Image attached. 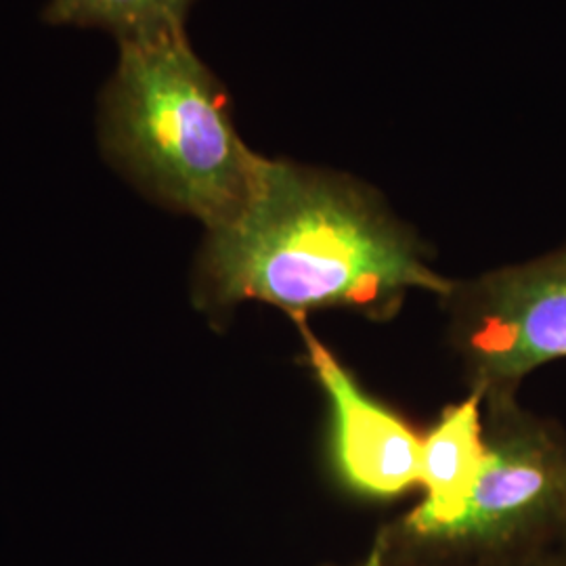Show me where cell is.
<instances>
[{"label": "cell", "instance_id": "1", "mask_svg": "<svg viewBox=\"0 0 566 566\" xmlns=\"http://www.w3.org/2000/svg\"><path fill=\"white\" fill-rule=\"evenodd\" d=\"M453 285L371 185L264 158L242 212L206 231L193 303L212 319L254 301L282 308L296 324L329 308L388 322L411 292L443 301Z\"/></svg>", "mask_w": 566, "mask_h": 566}, {"label": "cell", "instance_id": "2", "mask_svg": "<svg viewBox=\"0 0 566 566\" xmlns=\"http://www.w3.org/2000/svg\"><path fill=\"white\" fill-rule=\"evenodd\" d=\"M103 88L99 139L114 168L149 200L202 221H233L250 202L264 156L243 143L221 81L185 25L120 41Z\"/></svg>", "mask_w": 566, "mask_h": 566}, {"label": "cell", "instance_id": "3", "mask_svg": "<svg viewBox=\"0 0 566 566\" xmlns=\"http://www.w3.org/2000/svg\"><path fill=\"white\" fill-rule=\"evenodd\" d=\"M566 523V432L518 403L485 401V462L464 507L446 525L401 531L388 546L437 558L493 560L556 549Z\"/></svg>", "mask_w": 566, "mask_h": 566}, {"label": "cell", "instance_id": "4", "mask_svg": "<svg viewBox=\"0 0 566 566\" xmlns=\"http://www.w3.org/2000/svg\"><path fill=\"white\" fill-rule=\"evenodd\" d=\"M443 303L470 388L512 399L535 369L566 359V245L455 282Z\"/></svg>", "mask_w": 566, "mask_h": 566}, {"label": "cell", "instance_id": "5", "mask_svg": "<svg viewBox=\"0 0 566 566\" xmlns=\"http://www.w3.org/2000/svg\"><path fill=\"white\" fill-rule=\"evenodd\" d=\"M308 367L329 411V462L348 493L386 502L420 486L424 432L365 390L311 327L298 322Z\"/></svg>", "mask_w": 566, "mask_h": 566}, {"label": "cell", "instance_id": "6", "mask_svg": "<svg viewBox=\"0 0 566 566\" xmlns=\"http://www.w3.org/2000/svg\"><path fill=\"white\" fill-rule=\"evenodd\" d=\"M485 397L470 388L462 401L447 405L424 430L420 486L424 497L403 516L390 521L401 531L446 525L470 497L485 462Z\"/></svg>", "mask_w": 566, "mask_h": 566}, {"label": "cell", "instance_id": "7", "mask_svg": "<svg viewBox=\"0 0 566 566\" xmlns=\"http://www.w3.org/2000/svg\"><path fill=\"white\" fill-rule=\"evenodd\" d=\"M196 0H49L42 18L51 25L99 28L116 41L185 25Z\"/></svg>", "mask_w": 566, "mask_h": 566}, {"label": "cell", "instance_id": "8", "mask_svg": "<svg viewBox=\"0 0 566 566\" xmlns=\"http://www.w3.org/2000/svg\"><path fill=\"white\" fill-rule=\"evenodd\" d=\"M329 566H566V554L560 549H547L531 556L516 558H493V560H464V558H437L411 554L397 547L388 546L378 537L371 539L364 556L346 565Z\"/></svg>", "mask_w": 566, "mask_h": 566}, {"label": "cell", "instance_id": "9", "mask_svg": "<svg viewBox=\"0 0 566 566\" xmlns=\"http://www.w3.org/2000/svg\"><path fill=\"white\" fill-rule=\"evenodd\" d=\"M556 549H560V552H565L566 554V523L565 528H563V535H560V542H558V547Z\"/></svg>", "mask_w": 566, "mask_h": 566}]
</instances>
